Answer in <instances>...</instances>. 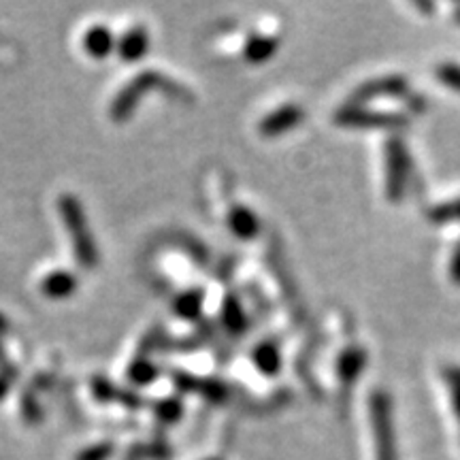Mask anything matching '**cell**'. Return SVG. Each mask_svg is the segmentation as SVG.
<instances>
[{
    "label": "cell",
    "mask_w": 460,
    "mask_h": 460,
    "mask_svg": "<svg viewBox=\"0 0 460 460\" xmlns=\"http://www.w3.org/2000/svg\"><path fill=\"white\" fill-rule=\"evenodd\" d=\"M122 460H143V450H141V444L128 447V452H126V456Z\"/></svg>",
    "instance_id": "obj_27"
},
{
    "label": "cell",
    "mask_w": 460,
    "mask_h": 460,
    "mask_svg": "<svg viewBox=\"0 0 460 460\" xmlns=\"http://www.w3.org/2000/svg\"><path fill=\"white\" fill-rule=\"evenodd\" d=\"M39 292L48 301H66L77 292L79 279L68 269H49L39 278Z\"/></svg>",
    "instance_id": "obj_8"
},
{
    "label": "cell",
    "mask_w": 460,
    "mask_h": 460,
    "mask_svg": "<svg viewBox=\"0 0 460 460\" xmlns=\"http://www.w3.org/2000/svg\"><path fill=\"white\" fill-rule=\"evenodd\" d=\"M301 122H303V109L295 105V102H288V105H281L275 109V111L264 115L261 124H258V132H261L262 137L273 139V137L284 135L288 130H295Z\"/></svg>",
    "instance_id": "obj_10"
},
{
    "label": "cell",
    "mask_w": 460,
    "mask_h": 460,
    "mask_svg": "<svg viewBox=\"0 0 460 460\" xmlns=\"http://www.w3.org/2000/svg\"><path fill=\"white\" fill-rule=\"evenodd\" d=\"M450 279L452 284L460 286V241L454 245L452 258H450Z\"/></svg>",
    "instance_id": "obj_26"
},
{
    "label": "cell",
    "mask_w": 460,
    "mask_h": 460,
    "mask_svg": "<svg viewBox=\"0 0 460 460\" xmlns=\"http://www.w3.org/2000/svg\"><path fill=\"white\" fill-rule=\"evenodd\" d=\"M279 39L275 34H252L243 45V58L250 65H264L278 54Z\"/></svg>",
    "instance_id": "obj_14"
},
{
    "label": "cell",
    "mask_w": 460,
    "mask_h": 460,
    "mask_svg": "<svg viewBox=\"0 0 460 460\" xmlns=\"http://www.w3.org/2000/svg\"><path fill=\"white\" fill-rule=\"evenodd\" d=\"M9 386H11V379L4 376V373H0V401H3L4 396H7Z\"/></svg>",
    "instance_id": "obj_28"
},
{
    "label": "cell",
    "mask_w": 460,
    "mask_h": 460,
    "mask_svg": "<svg viewBox=\"0 0 460 460\" xmlns=\"http://www.w3.org/2000/svg\"><path fill=\"white\" fill-rule=\"evenodd\" d=\"M410 92V84L402 75H384V77L369 79L358 85L349 96L348 105H362V102H371L377 99H399Z\"/></svg>",
    "instance_id": "obj_6"
},
{
    "label": "cell",
    "mask_w": 460,
    "mask_h": 460,
    "mask_svg": "<svg viewBox=\"0 0 460 460\" xmlns=\"http://www.w3.org/2000/svg\"><path fill=\"white\" fill-rule=\"evenodd\" d=\"M203 303H205V292L200 288H190L175 296L172 301V312L180 315L181 320H199V315L203 314Z\"/></svg>",
    "instance_id": "obj_15"
},
{
    "label": "cell",
    "mask_w": 460,
    "mask_h": 460,
    "mask_svg": "<svg viewBox=\"0 0 460 460\" xmlns=\"http://www.w3.org/2000/svg\"><path fill=\"white\" fill-rule=\"evenodd\" d=\"M226 224L230 233L241 241L256 239L258 233H261V220H258V216L250 209V207L241 203H233L228 207Z\"/></svg>",
    "instance_id": "obj_12"
},
{
    "label": "cell",
    "mask_w": 460,
    "mask_h": 460,
    "mask_svg": "<svg viewBox=\"0 0 460 460\" xmlns=\"http://www.w3.org/2000/svg\"><path fill=\"white\" fill-rule=\"evenodd\" d=\"M427 217L433 224H456L460 222V199L437 203L427 209Z\"/></svg>",
    "instance_id": "obj_18"
},
{
    "label": "cell",
    "mask_w": 460,
    "mask_h": 460,
    "mask_svg": "<svg viewBox=\"0 0 460 460\" xmlns=\"http://www.w3.org/2000/svg\"><path fill=\"white\" fill-rule=\"evenodd\" d=\"M115 34L107 24H90L79 37V48L90 60L102 62L107 60L109 56L115 54Z\"/></svg>",
    "instance_id": "obj_7"
},
{
    "label": "cell",
    "mask_w": 460,
    "mask_h": 460,
    "mask_svg": "<svg viewBox=\"0 0 460 460\" xmlns=\"http://www.w3.org/2000/svg\"><path fill=\"white\" fill-rule=\"evenodd\" d=\"M384 166H386L384 175L386 199L390 203H399L405 197L407 180L411 175V156L401 137H390L384 146Z\"/></svg>",
    "instance_id": "obj_4"
},
{
    "label": "cell",
    "mask_w": 460,
    "mask_h": 460,
    "mask_svg": "<svg viewBox=\"0 0 460 460\" xmlns=\"http://www.w3.org/2000/svg\"><path fill=\"white\" fill-rule=\"evenodd\" d=\"M367 360H369V354H367V349L362 345L352 343L348 348H343L335 365L339 384L343 388H352L360 379L362 371H365Z\"/></svg>",
    "instance_id": "obj_11"
},
{
    "label": "cell",
    "mask_w": 460,
    "mask_h": 460,
    "mask_svg": "<svg viewBox=\"0 0 460 460\" xmlns=\"http://www.w3.org/2000/svg\"><path fill=\"white\" fill-rule=\"evenodd\" d=\"M154 413H156V418L163 424H175L177 420L181 418L183 405L177 396H166V399L158 401L156 405H154Z\"/></svg>",
    "instance_id": "obj_19"
},
{
    "label": "cell",
    "mask_w": 460,
    "mask_h": 460,
    "mask_svg": "<svg viewBox=\"0 0 460 460\" xmlns=\"http://www.w3.org/2000/svg\"><path fill=\"white\" fill-rule=\"evenodd\" d=\"M444 379L450 390V402L452 411L460 424V365H447L444 369Z\"/></svg>",
    "instance_id": "obj_20"
},
{
    "label": "cell",
    "mask_w": 460,
    "mask_h": 460,
    "mask_svg": "<svg viewBox=\"0 0 460 460\" xmlns=\"http://www.w3.org/2000/svg\"><path fill=\"white\" fill-rule=\"evenodd\" d=\"M158 367L156 362L149 360L147 356H137V358H132V362L128 365V369H126V377H128V382L132 386H149L152 382H156L158 379Z\"/></svg>",
    "instance_id": "obj_17"
},
{
    "label": "cell",
    "mask_w": 460,
    "mask_h": 460,
    "mask_svg": "<svg viewBox=\"0 0 460 460\" xmlns=\"http://www.w3.org/2000/svg\"><path fill=\"white\" fill-rule=\"evenodd\" d=\"M197 393L203 394L211 402H224L228 399V388L222 382H217V379H205V382L199 379Z\"/></svg>",
    "instance_id": "obj_22"
},
{
    "label": "cell",
    "mask_w": 460,
    "mask_h": 460,
    "mask_svg": "<svg viewBox=\"0 0 460 460\" xmlns=\"http://www.w3.org/2000/svg\"><path fill=\"white\" fill-rule=\"evenodd\" d=\"M435 77L439 79L446 88H450L460 94V65H454V62L439 65L435 68Z\"/></svg>",
    "instance_id": "obj_23"
},
{
    "label": "cell",
    "mask_w": 460,
    "mask_h": 460,
    "mask_svg": "<svg viewBox=\"0 0 460 460\" xmlns=\"http://www.w3.org/2000/svg\"><path fill=\"white\" fill-rule=\"evenodd\" d=\"M149 32L143 24L130 26L128 31H124L115 39V54L124 65H135L141 62L149 51Z\"/></svg>",
    "instance_id": "obj_9"
},
{
    "label": "cell",
    "mask_w": 460,
    "mask_h": 460,
    "mask_svg": "<svg viewBox=\"0 0 460 460\" xmlns=\"http://www.w3.org/2000/svg\"><path fill=\"white\" fill-rule=\"evenodd\" d=\"M252 362L264 377H275L281 371V349L273 339H264L252 349Z\"/></svg>",
    "instance_id": "obj_13"
},
{
    "label": "cell",
    "mask_w": 460,
    "mask_h": 460,
    "mask_svg": "<svg viewBox=\"0 0 460 460\" xmlns=\"http://www.w3.org/2000/svg\"><path fill=\"white\" fill-rule=\"evenodd\" d=\"M90 390L92 396L99 402H111L113 399H118V390H115L113 384L105 377H92Z\"/></svg>",
    "instance_id": "obj_24"
},
{
    "label": "cell",
    "mask_w": 460,
    "mask_h": 460,
    "mask_svg": "<svg viewBox=\"0 0 460 460\" xmlns=\"http://www.w3.org/2000/svg\"><path fill=\"white\" fill-rule=\"evenodd\" d=\"M58 216H60L62 226H65L68 241H71V252L75 262L84 269H94L99 264V247H96L94 234L88 226V217L75 194L65 192L58 197Z\"/></svg>",
    "instance_id": "obj_1"
},
{
    "label": "cell",
    "mask_w": 460,
    "mask_h": 460,
    "mask_svg": "<svg viewBox=\"0 0 460 460\" xmlns=\"http://www.w3.org/2000/svg\"><path fill=\"white\" fill-rule=\"evenodd\" d=\"M369 418L373 441H376V460H399L393 399H390L386 390H373L371 393Z\"/></svg>",
    "instance_id": "obj_3"
},
{
    "label": "cell",
    "mask_w": 460,
    "mask_h": 460,
    "mask_svg": "<svg viewBox=\"0 0 460 460\" xmlns=\"http://www.w3.org/2000/svg\"><path fill=\"white\" fill-rule=\"evenodd\" d=\"M335 124L343 128H376V130H401L407 128L410 119L402 113L373 111L360 105H345L335 113Z\"/></svg>",
    "instance_id": "obj_5"
},
{
    "label": "cell",
    "mask_w": 460,
    "mask_h": 460,
    "mask_svg": "<svg viewBox=\"0 0 460 460\" xmlns=\"http://www.w3.org/2000/svg\"><path fill=\"white\" fill-rule=\"evenodd\" d=\"M454 20H456V22H458V24H460V7H456V9H454Z\"/></svg>",
    "instance_id": "obj_30"
},
{
    "label": "cell",
    "mask_w": 460,
    "mask_h": 460,
    "mask_svg": "<svg viewBox=\"0 0 460 460\" xmlns=\"http://www.w3.org/2000/svg\"><path fill=\"white\" fill-rule=\"evenodd\" d=\"M22 418L31 424H37L39 420H41V407H39V402L34 399L32 393H26L22 396Z\"/></svg>",
    "instance_id": "obj_25"
},
{
    "label": "cell",
    "mask_w": 460,
    "mask_h": 460,
    "mask_svg": "<svg viewBox=\"0 0 460 460\" xmlns=\"http://www.w3.org/2000/svg\"><path fill=\"white\" fill-rule=\"evenodd\" d=\"M149 90L166 92V94L175 96V99L180 101H192V94H190L183 85L166 77V75L158 71H143L139 75H135V77H132L130 82L126 84L118 94H115L111 109H109V115H111L113 122L115 124L126 122V119L132 115V111H135V107L139 105L141 96Z\"/></svg>",
    "instance_id": "obj_2"
},
{
    "label": "cell",
    "mask_w": 460,
    "mask_h": 460,
    "mask_svg": "<svg viewBox=\"0 0 460 460\" xmlns=\"http://www.w3.org/2000/svg\"><path fill=\"white\" fill-rule=\"evenodd\" d=\"M115 454L113 441H96V444L85 446L77 452L75 460H109Z\"/></svg>",
    "instance_id": "obj_21"
},
{
    "label": "cell",
    "mask_w": 460,
    "mask_h": 460,
    "mask_svg": "<svg viewBox=\"0 0 460 460\" xmlns=\"http://www.w3.org/2000/svg\"><path fill=\"white\" fill-rule=\"evenodd\" d=\"M222 326L226 329L230 335H243L247 331V315L243 305L237 296H226V301L222 305Z\"/></svg>",
    "instance_id": "obj_16"
},
{
    "label": "cell",
    "mask_w": 460,
    "mask_h": 460,
    "mask_svg": "<svg viewBox=\"0 0 460 460\" xmlns=\"http://www.w3.org/2000/svg\"><path fill=\"white\" fill-rule=\"evenodd\" d=\"M207 460H220V458H207Z\"/></svg>",
    "instance_id": "obj_31"
},
{
    "label": "cell",
    "mask_w": 460,
    "mask_h": 460,
    "mask_svg": "<svg viewBox=\"0 0 460 460\" xmlns=\"http://www.w3.org/2000/svg\"><path fill=\"white\" fill-rule=\"evenodd\" d=\"M413 7L424 11V13H433V11H435L433 3H413Z\"/></svg>",
    "instance_id": "obj_29"
}]
</instances>
